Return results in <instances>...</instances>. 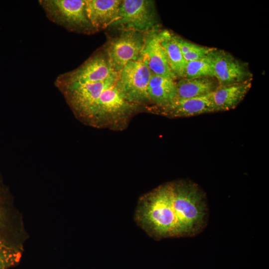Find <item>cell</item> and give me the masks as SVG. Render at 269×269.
I'll list each match as a JSON object with an SVG mask.
<instances>
[{"instance_id":"cell-11","label":"cell","mask_w":269,"mask_h":269,"mask_svg":"<svg viewBox=\"0 0 269 269\" xmlns=\"http://www.w3.org/2000/svg\"><path fill=\"white\" fill-rule=\"evenodd\" d=\"M157 31L146 33L145 42L139 58L152 74L172 78L175 80L157 37Z\"/></svg>"},{"instance_id":"cell-16","label":"cell","mask_w":269,"mask_h":269,"mask_svg":"<svg viewBox=\"0 0 269 269\" xmlns=\"http://www.w3.org/2000/svg\"><path fill=\"white\" fill-rule=\"evenodd\" d=\"M157 37L171 72L176 78H183L187 62L178 46L176 35L168 30H163L158 31Z\"/></svg>"},{"instance_id":"cell-19","label":"cell","mask_w":269,"mask_h":269,"mask_svg":"<svg viewBox=\"0 0 269 269\" xmlns=\"http://www.w3.org/2000/svg\"><path fill=\"white\" fill-rule=\"evenodd\" d=\"M176 39L181 53L186 62L203 58L207 56L214 49V48L197 45L177 35H176Z\"/></svg>"},{"instance_id":"cell-14","label":"cell","mask_w":269,"mask_h":269,"mask_svg":"<svg viewBox=\"0 0 269 269\" xmlns=\"http://www.w3.org/2000/svg\"><path fill=\"white\" fill-rule=\"evenodd\" d=\"M252 87V80L219 86L211 93L216 112L235 109L244 99Z\"/></svg>"},{"instance_id":"cell-18","label":"cell","mask_w":269,"mask_h":269,"mask_svg":"<svg viewBox=\"0 0 269 269\" xmlns=\"http://www.w3.org/2000/svg\"><path fill=\"white\" fill-rule=\"evenodd\" d=\"M209 54L203 58L187 62L183 78L214 77L212 60Z\"/></svg>"},{"instance_id":"cell-13","label":"cell","mask_w":269,"mask_h":269,"mask_svg":"<svg viewBox=\"0 0 269 269\" xmlns=\"http://www.w3.org/2000/svg\"><path fill=\"white\" fill-rule=\"evenodd\" d=\"M121 2L120 0H85L87 16L96 31L109 27L117 19Z\"/></svg>"},{"instance_id":"cell-17","label":"cell","mask_w":269,"mask_h":269,"mask_svg":"<svg viewBox=\"0 0 269 269\" xmlns=\"http://www.w3.org/2000/svg\"><path fill=\"white\" fill-rule=\"evenodd\" d=\"M219 84L215 77L180 78L176 82L177 99L201 97L213 92Z\"/></svg>"},{"instance_id":"cell-10","label":"cell","mask_w":269,"mask_h":269,"mask_svg":"<svg viewBox=\"0 0 269 269\" xmlns=\"http://www.w3.org/2000/svg\"><path fill=\"white\" fill-rule=\"evenodd\" d=\"M116 82L102 93L93 126L119 121L130 114L138 106L125 98Z\"/></svg>"},{"instance_id":"cell-12","label":"cell","mask_w":269,"mask_h":269,"mask_svg":"<svg viewBox=\"0 0 269 269\" xmlns=\"http://www.w3.org/2000/svg\"><path fill=\"white\" fill-rule=\"evenodd\" d=\"M160 113L170 117H188L216 112L211 94L189 99H177L170 104L157 107Z\"/></svg>"},{"instance_id":"cell-5","label":"cell","mask_w":269,"mask_h":269,"mask_svg":"<svg viewBox=\"0 0 269 269\" xmlns=\"http://www.w3.org/2000/svg\"><path fill=\"white\" fill-rule=\"evenodd\" d=\"M117 77L118 75L103 81L67 87L59 90L77 117L93 125L102 93L116 81Z\"/></svg>"},{"instance_id":"cell-1","label":"cell","mask_w":269,"mask_h":269,"mask_svg":"<svg viewBox=\"0 0 269 269\" xmlns=\"http://www.w3.org/2000/svg\"><path fill=\"white\" fill-rule=\"evenodd\" d=\"M137 225L155 239L182 237V216L171 182L142 196L135 213Z\"/></svg>"},{"instance_id":"cell-15","label":"cell","mask_w":269,"mask_h":269,"mask_svg":"<svg viewBox=\"0 0 269 269\" xmlns=\"http://www.w3.org/2000/svg\"><path fill=\"white\" fill-rule=\"evenodd\" d=\"M147 95L149 101L157 107L167 106L177 99L176 82L172 78L151 74Z\"/></svg>"},{"instance_id":"cell-20","label":"cell","mask_w":269,"mask_h":269,"mask_svg":"<svg viewBox=\"0 0 269 269\" xmlns=\"http://www.w3.org/2000/svg\"><path fill=\"white\" fill-rule=\"evenodd\" d=\"M21 253L0 242V269H7L20 260Z\"/></svg>"},{"instance_id":"cell-6","label":"cell","mask_w":269,"mask_h":269,"mask_svg":"<svg viewBox=\"0 0 269 269\" xmlns=\"http://www.w3.org/2000/svg\"><path fill=\"white\" fill-rule=\"evenodd\" d=\"M118 75L112 67L105 53L98 52L77 69L62 74L54 84L58 90L70 86L106 80Z\"/></svg>"},{"instance_id":"cell-8","label":"cell","mask_w":269,"mask_h":269,"mask_svg":"<svg viewBox=\"0 0 269 269\" xmlns=\"http://www.w3.org/2000/svg\"><path fill=\"white\" fill-rule=\"evenodd\" d=\"M146 34L124 31L109 42L104 52L115 72L118 73L129 62L139 57Z\"/></svg>"},{"instance_id":"cell-9","label":"cell","mask_w":269,"mask_h":269,"mask_svg":"<svg viewBox=\"0 0 269 269\" xmlns=\"http://www.w3.org/2000/svg\"><path fill=\"white\" fill-rule=\"evenodd\" d=\"M214 77L219 86L252 80L253 74L247 63L240 61L231 54L214 48L209 53Z\"/></svg>"},{"instance_id":"cell-3","label":"cell","mask_w":269,"mask_h":269,"mask_svg":"<svg viewBox=\"0 0 269 269\" xmlns=\"http://www.w3.org/2000/svg\"><path fill=\"white\" fill-rule=\"evenodd\" d=\"M48 18L69 31L90 34L96 32L87 18L85 0H40Z\"/></svg>"},{"instance_id":"cell-4","label":"cell","mask_w":269,"mask_h":269,"mask_svg":"<svg viewBox=\"0 0 269 269\" xmlns=\"http://www.w3.org/2000/svg\"><path fill=\"white\" fill-rule=\"evenodd\" d=\"M183 206L186 237H193L207 224L208 207L205 193L196 183L188 180L172 182Z\"/></svg>"},{"instance_id":"cell-7","label":"cell","mask_w":269,"mask_h":269,"mask_svg":"<svg viewBox=\"0 0 269 269\" xmlns=\"http://www.w3.org/2000/svg\"><path fill=\"white\" fill-rule=\"evenodd\" d=\"M151 74L139 57L118 72L116 84L127 100L138 105L149 101L147 87Z\"/></svg>"},{"instance_id":"cell-2","label":"cell","mask_w":269,"mask_h":269,"mask_svg":"<svg viewBox=\"0 0 269 269\" xmlns=\"http://www.w3.org/2000/svg\"><path fill=\"white\" fill-rule=\"evenodd\" d=\"M158 23L154 1L124 0L117 19L109 27L146 34L158 30Z\"/></svg>"}]
</instances>
